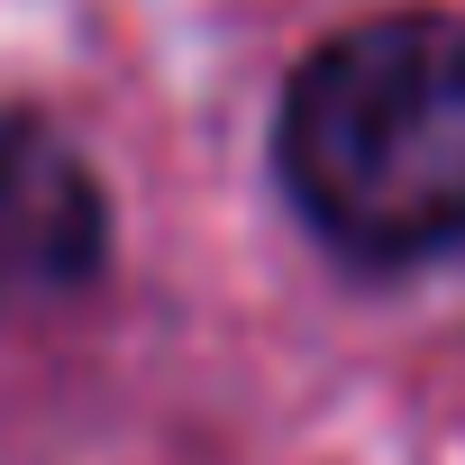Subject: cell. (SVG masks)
Returning a JSON list of instances; mask_svg holds the SVG:
<instances>
[{
  "label": "cell",
  "instance_id": "cell-2",
  "mask_svg": "<svg viewBox=\"0 0 465 465\" xmlns=\"http://www.w3.org/2000/svg\"><path fill=\"white\" fill-rule=\"evenodd\" d=\"M110 256L92 164L28 110H0V320L83 292Z\"/></svg>",
  "mask_w": 465,
  "mask_h": 465
},
{
  "label": "cell",
  "instance_id": "cell-1",
  "mask_svg": "<svg viewBox=\"0 0 465 465\" xmlns=\"http://www.w3.org/2000/svg\"><path fill=\"white\" fill-rule=\"evenodd\" d=\"M292 210L356 265L465 247V19L392 10L329 37L274 128Z\"/></svg>",
  "mask_w": 465,
  "mask_h": 465
}]
</instances>
